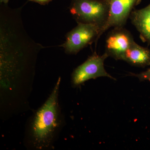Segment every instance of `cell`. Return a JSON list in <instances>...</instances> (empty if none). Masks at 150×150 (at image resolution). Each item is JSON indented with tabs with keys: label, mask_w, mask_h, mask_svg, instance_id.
Wrapping results in <instances>:
<instances>
[{
	"label": "cell",
	"mask_w": 150,
	"mask_h": 150,
	"mask_svg": "<svg viewBox=\"0 0 150 150\" xmlns=\"http://www.w3.org/2000/svg\"><path fill=\"white\" fill-rule=\"evenodd\" d=\"M108 57L105 53L99 55L94 52L74 70L71 76L73 85L79 86L89 80L100 77H107L115 80V78L107 73L105 69L104 61Z\"/></svg>",
	"instance_id": "cell-4"
},
{
	"label": "cell",
	"mask_w": 150,
	"mask_h": 150,
	"mask_svg": "<svg viewBox=\"0 0 150 150\" xmlns=\"http://www.w3.org/2000/svg\"><path fill=\"white\" fill-rule=\"evenodd\" d=\"M59 78L48 99L35 112L30 123L28 136L35 149H43L51 146L62 125L59 94Z\"/></svg>",
	"instance_id": "cell-1"
},
{
	"label": "cell",
	"mask_w": 150,
	"mask_h": 150,
	"mask_svg": "<svg viewBox=\"0 0 150 150\" xmlns=\"http://www.w3.org/2000/svg\"><path fill=\"white\" fill-rule=\"evenodd\" d=\"M30 1L34 2L40 4L41 5H46L53 0H28Z\"/></svg>",
	"instance_id": "cell-10"
},
{
	"label": "cell",
	"mask_w": 150,
	"mask_h": 150,
	"mask_svg": "<svg viewBox=\"0 0 150 150\" xmlns=\"http://www.w3.org/2000/svg\"><path fill=\"white\" fill-rule=\"evenodd\" d=\"M9 0H0V2L2 4H8Z\"/></svg>",
	"instance_id": "cell-11"
},
{
	"label": "cell",
	"mask_w": 150,
	"mask_h": 150,
	"mask_svg": "<svg viewBox=\"0 0 150 150\" xmlns=\"http://www.w3.org/2000/svg\"><path fill=\"white\" fill-rule=\"evenodd\" d=\"M129 18L139 33L142 41L150 46V3L144 8L134 9Z\"/></svg>",
	"instance_id": "cell-7"
},
{
	"label": "cell",
	"mask_w": 150,
	"mask_h": 150,
	"mask_svg": "<svg viewBox=\"0 0 150 150\" xmlns=\"http://www.w3.org/2000/svg\"><path fill=\"white\" fill-rule=\"evenodd\" d=\"M129 76L136 77L139 79L140 81H149L150 82V68L145 71L142 72L139 74H135L130 73Z\"/></svg>",
	"instance_id": "cell-9"
},
{
	"label": "cell",
	"mask_w": 150,
	"mask_h": 150,
	"mask_svg": "<svg viewBox=\"0 0 150 150\" xmlns=\"http://www.w3.org/2000/svg\"><path fill=\"white\" fill-rule=\"evenodd\" d=\"M101 28L97 25L79 23L66 35V41L61 45L68 54L76 55L84 48L99 40Z\"/></svg>",
	"instance_id": "cell-3"
},
{
	"label": "cell",
	"mask_w": 150,
	"mask_h": 150,
	"mask_svg": "<svg viewBox=\"0 0 150 150\" xmlns=\"http://www.w3.org/2000/svg\"><path fill=\"white\" fill-rule=\"evenodd\" d=\"M123 61L135 67L150 66V49L134 42L126 51Z\"/></svg>",
	"instance_id": "cell-8"
},
{
	"label": "cell",
	"mask_w": 150,
	"mask_h": 150,
	"mask_svg": "<svg viewBox=\"0 0 150 150\" xmlns=\"http://www.w3.org/2000/svg\"><path fill=\"white\" fill-rule=\"evenodd\" d=\"M69 9L77 23L95 25L101 30L108 18L109 3L108 0H71Z\"/></svg>",
	"instance_id": "cell-2"
},
{
	"label": "cell",
	"mask_w": 150,
	"mask_h": 150,
	"mask_svg": "<svg viewBox=\"0 0 150 150\" xmlns=\"http://www.w3.org/2000/svg\"><path fill=\"white\" fill-rule=\"evenodd\" d=\"M109 13L107 21L101 30L99 38L110 28L124 27L131 12L142 0H108Z\"/></svg>",
	"instance_id": "cell-5"
},
{
	"label": "cell",
	"mask_w": 150,
	"mask_h": 150,
	"mask_svg": "<svg viewBox=\"0 0 150 150\" xmlns=\"http://www.w3.org/2000/svg\"><path fill=\"white\" fill-rule=\"evenodd\" d=\"M134 42L131 32L124 27L113 28L106 36L105 53L115 60H123Z\"/></svg>",
	"instance_id": "cell-6"
}]
</instances>
